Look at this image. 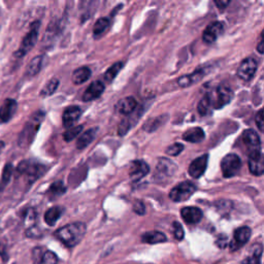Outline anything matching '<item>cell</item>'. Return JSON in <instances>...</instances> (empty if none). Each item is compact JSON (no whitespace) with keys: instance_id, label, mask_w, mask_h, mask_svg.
Masks as SVG:
<instances>
[{"instance_id":"cell-1","label":"cell","mask_w":264,"mask_h":264,"mask_svg":"<svg viewBox=\"0 0 264 264\" xmlns=\"http://www.w3.org/2000/svg\"><path fill=\"white\" fill-rule=\"evenodd\" d=\"M233 98L232 90L227 86H219L208 92L200 100L197 111L201 116H209L213 110H220L229 103Z\"/></svg>"},{"instance_id":"cell-2","label":"cell","mask_w":264,"mask_h":264,"mask_svg":"<svg viewBox=\"0 0 264 264\" xmlns=\"http://www.w3.org/2000/svg\"><path fill=\"white\" fill-rule=\"evenodd\" d=\"M86 225L82 222L71 223L63 226L55 232L56 237L68 248L77 246L86 234Z\"/></svg>"},{"instance_id":"cell-3","label":"cell","mask_w":264,"mask_h":264,"mask_svg":"<svg viewBox=\"0 0 264 264\" xmlns=\"http://www.w3.org/2000/svg\"><path fill=\"white\" fill-rule=\"evenodd\" d=\"M44 116L45 114L43 111H38L30 117L19 135L18 143L21 148L26 149L33 142L38 131L44 120Z\"/></svg>"},{"instance_id":"cell-4","label":"cell","mask_w":264,"mask_h":264,"mask_svg":"<svg viewBox=\"0 0 264 264\" xmlns=\"http://www.w3.org/2000/svg\"><path fill=\"white\" fill-rule=\"evenodd\" d=\"M45 171L46 167L44 164L39 163L34 160H24L20 162L17 169L18 174L22 176L26 179V182L30 184L34 183L37 179L43 176Z\"/></svg>"},{"instance_id":"cell-5","label":"cell","mask_w":264,"mask_h":264,"mask_svg":"<svg viewBox=\"0 0 264 264\" xmlns=\"http://www.w3.org/2000/svg\"><path fill=\"white\" fill-rule=\"evenodd\" d=\"M40 28H41V22L40 21H35L31 24L29 32L26 34V37L23 39L18 51L15 53L16 58L22 59L24 56H26L32 50V47L35 45V44H37V42H38Z\"/></svg>"},{"instance_id":"cell-6","label":"cell","mask_w":264,"mask_h":264,"mask_svg":"<svg viewBox=\"0 0 264 264\" xmlns=\"http://www.w3.org/2000/svg\"><path fill=\"white\" fill-rule=\"evenodd\" d=\"M242 169V160L236 154H228L221 161V170L224 177L236 176Z\"/></svg>"},{"instance_id":"cell-7","label":"cell","mask_w":264,"mask_h":264,"mask_svg":"<svg viewBox=\"0 0 264 264\" xmlns=\"http://www.w3.org/2000/svg\"><path fill=\"white\" fill-rule=\"evenodd\" d=\"M242 141L247 149L249 157L262 154L260 137L254 130L252 129L246 130L242 135Z\"/></svg>"},{"instance_id":"cell-8","label":"cell","mask_w":264,"mask_h":264,"mask_svg":"<svg viewBox=\"0 0 264 264\" xmlns=\"http://www.w3.org/2000/svg\"><path fill=\"white\" fill-rule=\"evenodd\" d=\"M196 186L190 182H183L172 189L170 198L175 202H181L189 199L195 193Z\"/></svg>"},{"instance_id":"cell-9","label":"cell","mask_w":264,"mask_h":264,"mask_svg":"<svg viewBox=\"0 0 264 264\" xmlns=\"http://www.w3.org/2000/svg\"><path fill=\"white\" fill-rule=\"evenodd\" d=\"M258 62L254 58H246L244 59L242 63L239 64L237 69V76L239 79H242L245 82H249L254 78L255 73L257 70Z\"/></svg>"},{"instance_id":"cell-10","label":"cell","mask_w":264,"mask_h":264,"mask_svg":"<svg viewBox=\"0 0 264 264\" xmlns=\"http://www.w3.org/2000/svg\"><path fill=\"white\" fill-rule=\"evenodd\" d=\"M33 264H57L58 257L54 252L44 248H35L32 251Z\"/></svg>"},{"instance_id":"cell-11","label":"cell","mask_w":264,"mask_h":264,"mask_svg":"<svg viewBox=\"0 0 264 264\" xmlns=\"http://www.w3.org/2000/svg\"><path fill=\"white\" fill-rule=\"evenodd\" d=\"M150 172L149 165L142 160H135L130 163L129 176L132 182H138L139 179L145 177Z\"/></svg>"},{"instance_id":"cell-12","label":"cell","mask_w":264,"mask_h":264,"mask_svg":"<svg viewBox=\"0 0 264 264\" xmlns=\"http://www.w3.org/2000/svg\"><path fill=\"white\" fill-rule=\"evenodd\" d=\"M251 234H252V231L250 229V227L248 226H243V227L237 228V229L234 231L232 242L230 243V250L236 251L239 248L245 246L249 242Z\"/></svg>"},{"instance_id":"cell-13","label":"cell","mask_w":264,"mask_h":264,"mask_svg":"<svg viewBox=\"0 0 264 264\" xmlns=\"http://www.w3.org/2000/svg\"><path fill=\"white\" fill-rule=\"evenodd\" d=\"M224 25L223 23L216 21L211 23L210 25L205 29L202 34V40L205 43L211 44L218 40V38L223 33Z\"/></svg>"},{"instance_id":"cell-14","label":"cell","mask_w":264,"mask_h":264,"mask_svg":"<svg viewBox=\"0 0 264 264\" xmlns=\"http://www.w3.org/2000/svg\"><path fill=\"white\" fill-rule=\"evenodd\" d=\"M209 161V155H202L201 157L195 159L191 162L188 173L193 178H199L203 174H205Z\"/></svg>"},{"instance_id":"cell-15","label":"cell","mask_w":264,"mask_h":264,"mask_svg":"<svg viewBox=\"0 0 264 264\" xmlns=\"http://www.w3.org/2000/svg\"><path fill=\"white\" fill-rule=\"evenodd\" d=\"M18 110V102L15 99L7 98L0 107V121L2 123H8L15 116Z\"/></svg>"},{"instance_id":"cell-16","label":"cell","mask_w":264,"mask_h":264,"mask_svg":"<svg viewBox=\"0 0 264 264\" xmlns=\"http://www.w3.org/2000/svg\"><path fill=\"white\" fill-rule=\"evenodd\" d=\"M82 115V110L79 106H69L64 111L62 116V122L65 128H71L78 122Z\"/></svg>"},{"instance_id":"cell-17","label":"cell","mask_w":264,"mask_h":264,"mask_svg":"<svg viewBox=\"0 0 264 264\" xmlns=\"http://www.w3.org/2000/svg\"><path fill=\"white\" fill-rule=\"evenodd\" d=\"M105 87L103 84L99 81H95L91 83V85L86 89L85 93L83 95V100L84 101H91L97 99L98 97L102 95Z\"/></svg>"},{"instance_id":"cell-18","label":"cell","mask_w":264,"mask_h":264,"mask_svg":"<svg viewBox=\"0 0 264 264\" xmlns=\"http://www.w3.org/2000/svg\"><path fill=\"white\" fill-rule=\"evenodd\" d=\"M181 216L183 220L187 224H197L202 219V211L195 207H188L184 208L181 211Z\"/></svg>"},{"instance_id":"cell-19","label":"cell","mask_w":264,"mask_h":264,"mask_svg":"<svg viewBox=\"0 0 264 264\" xmlns=\"http://www.w3.org/2000/svg\"><path fill=\"white\" fill-rule=\"evenodd\" d=\"M206 76V71L203 69H196L193 73L190 75L183 76L181 78H178L177 80V85L182 88H187L191 85H193L195 83H198L199 81L202 80V78Z\"/></svg>"},{"instance_id":"cell-20","label":"cell","mask_w":264,"mask_h":264,"mask_svg":"<svg viewBox=\"0 0 264 264\" xmlns=\"http://www.w3.org/2000/svg\"><path fill=\"white\" fill-rule=\"evenodd\" d=\"M136 107H137V101L133 97H125L121 100H119L118 103L116 104L117 112L124 116H128L132 113H134Z\"/></svg>"},{"instance_id":"cell-21","label":"cell","mask_w":264,"mask_h":264,"mask_svg":"<svg viewBox=\"0 0 264 264\" xmlns=\"http://www.w3.org/2000/svg\"><path fill=\"white\" fill-rule=\"evenodd\" d=\"M157 172L163 176H172L176 172V165L167 158H160L157 164Z\"/></svg>"},{"instance_id":"cell-22","label":"cell","mask_w":264,"mask_h":264,"mask_svg":"<svg viewBox=\"0 0 264 264\" xmlns=\"http://www.w3.org/2000/svg\"><path fill=\"white\" fill-rule=\"evenodd\" d=\"M249 169L250 172L255 176H261L264 172V159L263 155H255L249 157Z\"/></svg>"},{"instance_id":"cell-23","label":"cell","mask_w":264,"mask_h":264,"mask_svg":"<svg viewBox=\"0 0 264 264\" xmlns=\"http://www.w3.org/2000/svg\"><path fill=\"white\" fill-rule=\"evenodd\" d=\"M97 130L98 128H91L88 129L86 132H84V133L79 137L78 141H77V148L79 150H83L85 149L86 147H88L90 143L94 140V138L96 137V134H97Z\"/></svg>"},{"instance_id":"cell-24","label":"cell","mask_w":264,"mask_h":264,"mask_svg":"<svg viewBox=\"0 0 264 264\" xmlns=\"http://www.w3.org/2000/svg\"><path fill=\"white\" fill-rule=\"evenodd\" d=\"M206 134H205V131L202 130V128L200 127H194V128H191L189 130H187L185 133L183 134V139L189 142H193V143H197L202 141L205 139Z\"/></svg>"},{"instance_id":"cell-25","label":"cell","mask_w":264,"mask_h":264,"mask_svg":"<svg viewBox=\"0 0 264 264\" xmlns=\"http://www.w3.org/2000/svg\"><path fill=\"white\" fill-rule=\"evenodd\" d=\"M141 241L143 243H146V244L156 245V244H160V243L166 242L167 238L160 231H149V232H146V233L142 234Z\"/></svg>"},{"instance_id":"cell-26","label":"cell","mask_w":264,"mask_h":264,"mask_svg":"<svg viewBox=\"0 0 264 264\" xmlns=\"http://www.w3.org/2000/svg\"><path fill=\"white\" fill-rule=\"evenodd\" d=\"M43 64H44V56L34 57L26 68V75L29 77L38 76L43 68Z\"/></svg>"},{"instance_id":"cell-27","label":"cell","mask_w":264,"mask_h":264,"mask_svg":"<svg viewBox=\"0 0 264 264\" xmlns=\"http://www.w3.org/2000/svg\"><path fill=\"white\" fill-rule=\"evenodd\" d=\"M63 214V209L60 207H53L44 214V222L49 226H54Z\"/></svg>"},{"instance_id":"cell-28","label":"cell","mask_w":264,"mask_h":264,"mask_svg":"<svg viewBox=\"0 0 264 264\" xmlns=\"http://www.w3.org/2000/svg\"><path fill=\"white\" fill-rule=\"evenodd\" d=\"M91 77V70L88 67H80L76 69L73 74V82L77 85H81V84L87 82Z\"/></svg>"},{"instance_id":"cell-29","label":"cell","mask_w":264,"mask_h":264,"mask_svg":"<svg viewBox=\"0 0 264 264\" xmlns=\"http://www.w3.org/2000/svg\"><path fill=\"white\" fill-rule=\"evenodd\" d=\"M110 28V20L107 18H100L96 21L93 27V35L95 39L101 38L104 32Z\"/></svg>"},{"instance_id":"cell-30","label":"cell","mask_w":264,"mask_h":264,"mask_svg":"<svg viewBox=\"0 0 264 264\" xmlns=\"http://www.w3.org/2000/svg\"><path fill=\"white\" fill-rule=\"evenodd\" d=\"M13 165L10 163H7L4 169L2 171V175H1V179H0V190L4 189L10 182L11 179V176H13Z\"/></svg>"},{"instance_id":"cell-31","label":"cell","mask_w":264,"mask_h":264,"mask_svg":"<svg viewBox=\"0 0 264 264\" xmlns=\"http://www.w3.org/2000/svg\"><path fill=\"white\" fill-rule=\"evenodd\" d=\"M123 68V63L122 62H117L115 64H113L109 69L105 71L104 74V80L107 83H112L115 78L118 76V74L121 71V69Z\"/></svg>"},{"instance_id":"cell-32","label":"cell","mask_w":264,"mask_h":264,"mask_svg":"<svg viewBox=\"0 0 264 264\" xmlns=\"http://www.w3.org/2000/svg\"><path fill=\"white\" fill-rule=\"evenodd\" d=\"M253 251H252V256L246 258L243 261V264H259L260 258L262 255V246L256 245L253 247Z\"/></svg>"},{"instance_id":"cell-33","label":"cell","mask_w":264,"mask_h":264,"mask_svg":"<svg viewBox=\"0 0 264 264\" xmlns=\"http://www.w3.org/2000/svg\"><path fill=\"white\" fill-rule=\"evenodd\" d=\"M65 192H66V187L64 186V184L61 181H58L51 185L49 190H47V194L51 197H58L63 195Z\"/></svg>"},{"instance_id":"cell-34","label":"cell","mask_w":264,"mask_h":264,"mask_svg":"<svg viewBox=\"0 0 264 264\" xmlns=\"http://www.w3.org/2000/svg\"><path fill=\"white\" fill-rule=\"evenodd\" d=\"M58 87H59V81L57 79L51 80L43 88V90L41 92V96H43V97H46V96H50V95L54 94L56 92V90H57Z\"/></svg>"},{"instance_id":"cell-35","label":"cell","mask_w":264,"mask_h":264,"mask_svg":"<svg viewBox=\"0 0 264 264\" xmlns=\"http://www.w3.org/2000/svg\"><path fill=\"white\" fill-rule=\"evenodd\" d=\"M82 131H83V126L82 125H78V126H75V127H71L67 131L64 132L63 138H64L65 141L69 142L71 140H74L75 137H77L81 133Z\"/></svg>"},{"instance_id":"cell-36","label":"cell","mask_w":264,"mask_h":264,"mask_svg":"<svg viewBox=\"0 0 264 264\" xmlns=\"http://www.w3.org/2000/svg\"><path fill=\"white\" fill-rule=\"evenodd\" d=\"M173 228H174L175 237L177 239V241H182V239L184 238V229H183L182 225L178 222H174Z\"/></svg>"},{"instance_id":"cell-37","label":"cell","mask_w":264,"mask_h":264,"mask_svg":"<svg viewBox=\"0 0 264 264\" xmlns=\"http://www.w3.org/2000/svg\"><path fill=\"white\" fill-rule=\"evenodd\" d=\"M183 150H184V146L182 145V143H175V145L167 148L166 154L170 156H177Z\"/></svg>"},{"instance_id":"cell-38","label":"cell","mask_w":264,"mask_h":264,"mask_svg":"<svg viewBox=\"0 0 264 264\" xmlns=\"http://www.w3.org/2000/svg\"><path fill=\"white\" fill-rule=\"evenodd\" d=\"M133 211L134 213H136L137 215H143L146 213V208H145V205L141 201H135L133 203Z\"/></svg>"},{"instance_id":"cell-39","label":"cell","mask_w":264,"mask_h":264,"mask_svg":"<svg viewBox=\"0 0 264 264\" xmlns=\"http://www.w3.org/2000/svg\"><path fill=\"white\" fill-rule=\"evenodd\" d=\"M262 113H263V111L259 110L258 113L256 114V117H255V121H256L257 127L261 132H263V116H262Z\"/></svg>"},{"instance_id":"cell-40","label":"cell","mask_w":264,"mask_h":264,"mask_svg":"<svg viewBox=\"0 0 264 264\" xmlns=\"http://www.w3.org/2000/svg\"><path fill=\"white\" fill-rule=\"evenodd\" d=\"M216 244H217V246L220 247V248H225L227 246V244H228V237L226 235H224V234H221L218 237Z\"/></svg>"},{"instance_id":"cell-41","label":"cell","mask_w":264,"mask_h":264,"mask_svg":"<svg viewBox=\"0 0 264 264\" xmlns=\"http://www.w3.org/2000/svg\"><path fill=\"white\" fill-rule=\"evenodd\" d=\"M229 3H230V1H219V0H216V1H215V4L217 5L218 8H220L221 10L224 9Z\"/></svg>"},{"instance_id":"cell-42","label":"cell","mask_w":264,"mask_h":264,"mask_svg":"<svg viewBox=\"0 0 264 264\" xmlns=\"http://www.w3.org/2000/svg\"><path fill=\"white\" fill-rule=\"evenodd\" d=\"M263 44H264V42H263V39H262V37H261V39H260V42H259V44H258V46H257V50H258V52L260 53V54H263V50H264V46H263Z\"/></svg>"}]
</instances>
